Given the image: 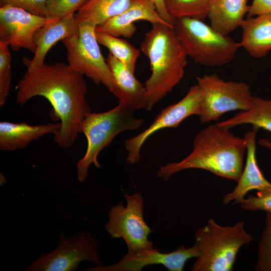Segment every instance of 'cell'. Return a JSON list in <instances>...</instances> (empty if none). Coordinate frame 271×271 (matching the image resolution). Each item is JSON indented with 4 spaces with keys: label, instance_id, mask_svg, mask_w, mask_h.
<instances>
[{
    "label": "cell",
    "instance_id": "obj_1",
    "mask_svg": "<svg viewBox=\"0 0 271 271\" xmlns=\"http://www.w3.org/2000/svg\"><path fill=\"white\" fill-rule=\"evenodd\" d=\"M26 66L27 71L16 87L17 103L24 104L38 96L47 99L61 124L54 141L60 147L70 148L81 133L86 115L91 112L83 75L61 62Z\"/></svg>",
    "mask_w": 271,
    "mask_h": 271
},
{
    "label": "cell",
    "instance_id": "obj_2",
    "mask_svg": "<svg viewBox=\"0 0 271 271\" xmlns=\"http://www.w3.org/2000/svg\"><path fill=\"white\" fill-rule=\"evenodd\" d=\"M245 152L244 138H239L230 129L216 124H210L196 134L188 156L179 162L162 166L157 174L166 181L182 170L200 169L237 182L243 171Z\"/></svg>",
    "mask_w": 271,
    "mask_h": 271
},
{
    "label": "cell",
    "instance_id": "obj_3",
    "mask_svg": "<svg viewBox=\"0 0 271 271\" xmlns=\"http://www.w3.org/2000/svg\"><path fill=\"white\" fill-rule=\"evenodd\" d=\"M140 48L150 61L151 74L144 84L145 94L137 110L150 111L182 79L188 56L174 27L161 23L152 24Z\"/></svg>",
    "mask_w": 271,
    "mask_h": 271
},
{
    "label": "cell",
    "instance_id": "obj_4",
    "mask_svg": "<svg viewBox=\"0 0 271 271\" xmlns=\"http://www.w3.org/2000/svg\"><path fill=\"white\" fill-rule=\"evenodd\" d=\"M195 238L199 255L191 268L192 271L232 270L238 250L253 239L245 230L243 221L223 226L213 218L198 229Z\"/></svg>",
    "mask_w": 271,
    "mask_h": 271
},
{
    "label": "cell",
    "instance_id": "obj_5",
    "mask_svg": "<svg viewBox=\"0 0 271 271\" xmlns=\"http://www.w3.org/2000/svg\"><path fill=\"white\" fill-rule=\"evenodd\" d=\"M133 111L118 103V104L107 111L87 113L81 125V133L87 140L85 154L76 166L77 178L83 182L87 177L89 166L93 164L100 168L97 157L99 153L110 144L119 133L126 130H133L140 128L144 119L136 117Z\"/></svg>",
    "mask_w": 271,
    "mask_h": 271
},
{
    "label": "cell",
    "instance_id": "obj_6",
    "mask_svg": "<svg viewBox=\"0 0 271 271\" xmlns=\"http://www.w3.org/2000/svg\"><path fill=\"white\" fill-rule=\"evenodd\" d=\"M174 27L187 56L202 66L226 65L234 59L240 47L239 43L202 20L178 18L175 20Z\"/></svg>",
    "mask_w": 271,
    "mask_h": 271
},
{
    "label": "cell",
    "instance_id": "obj_7",
    "mask_svg": "<svg viewBox=\"0 0 271 271\" xmlns=\"http://www.w3.org/2000/svg\"><path fill=\"white\" fill-rule=\"evenodd\" d=\"M69 67L85 75L96 85L102 84L115 96L116 86L110 68L102 56L96 37V26L79 23V32L62 40Z\"/></svg>",
    "mask_w": 271,
    "mask_h": 271
},
{
    "label": "cell",
    "instance_id": "obj_8",
    "mask_svg": "<svg viewBox=\"0 0 271 271\" xmlns=\"http://www.w3.org/2000/svg\"><path fill=\"white\" fill-rule=\"evenodd\" d=\"M196 80L202 96L201 123L217 120L226 112L245 111L252 106L253 95L245 82L225 81L216 74L197 76Z\"/></svg>",
    "mask_w": 271,
    "mask_h": 271
},
{
    "label": "cell",
    "instance_id": "obj_9",
    "mask_svg": "<svg viewBox=\"0 0 271 271\" xmlns=\"http://www.w3.org/2000/svg\"><path fill=\"white\" fill-rule=\"evenodd\" d=\"M57 238L58 244L54 250L41 254L24 270L74 271L86 260L96 266L103 264L98 254V241L90 232L80 230L70 238L59 233Z\"/></svg>",
    "mask_w": 271,
    "mask_h": 271
},
{
    "label": "cell",
    "instance_id": "obj_10",
    "mask_svg": "<svg viewBox=\"0 0 271 271\" xmlns=\"http://www.w3.org/2000/svg\"><path fill=\"white\" fill-rule=\"evenodd\" d=\"M123 195L126 206L119 202L110 208L105 229L111 238L123 239L128 252L154 247L148 238L153 230L144 219V201L141 193Z\"/></svg>",
    "mask_w": 271,
    "mask_h": 271
},
{
    "label": "cell",
    "instance_id": "obj_11",
    "mask_svg": "<svg viewBox=\"0 0 271 271\" xmlns=\"http://www.w3.org/2000/svg\"><path fill=\"white\" fill-rule=\"evenodd\" d=\"M201 109V93L196 84L189 88L182 99L163 109L148 127L125 141L124 147L127 151L126 162L132 165L140 161L141 148L152 134L166 128H176L187 117L199 116Z\"/></svg>",
    "mask_w": 271,
    "mask_h": 271
},
{
    "label": "cell",
    "instance_id": "obj_12",
    "mask_svg": "<svg viewBox=\"0 0 271 271\" xmlns=\"http://www.w3.org/2000/svg\"><path fill=\"white\" fill-rule=\"evenodd\" d=\"M199 251L195 244L189 248L181 245L170 252H162L158 248L144 249L128 252L116 263L85 268V271H141L150 265L161 264L169 271H182L186 261L197 258Z\"/></svg>",
    "mask_w": 271,
    "mask_h": 271
},
{
    "label": "cell",
    "instance_id": "obj_13",
    "mask_svg": "<svg viewBox=\"0 0 271 271\" xmlns=\"http://www.w3.org/2000/svg\"><path fill=\"white\" fill-rule=\"evenodd\" d=\"M46 18L10 6L0 8V41L14 50L24 48L35 53V33L46 23Z\"/></svg>",
    "mask_w": 271,
    "mask_h": 271
},
{
    "label": "cell",
    "instance_id": "obj_14",
    "mask_svg": "<svg viewBox=\"0 0 271 271\" xmlns=\"http://www.w3.org/2000/svg\"><path fill=\"white\" fill-rule=\"evenodd\" d=\"M139 20L173 26L161 18L151 0H132L126 10L96 26V31L117 37L130 38L137 31L134 22Z\"/></svg>",
    "mask_w": 271,
    "mask_h": 271
},
{
    "label": "cell",
    "instance_id": "obj_15",
    "mask_svg": "<svg viewBox=\"0 0 271 271\" xmlns=\"http://www.w3.org/2000/svg\"><path fill=\"white\" fill-rule=\"evenodd\" d=\"M257 131L252 129L244 136L246 143V159L244 170L237 182V185L230 193L223 198L224 204L231 202L238 203L243 199L246 193L252 190L257 191L271 189V183L263 175L256 158V133Z\"/></svg>",
    "mask_w": 271,
    "mask_h": 271
},
{
    "label": "cell",
    "instance_id": "obj_16",
    "mask_svg": "<svg viewBox=\"0 0 271 271\" xmlns=\"http://www.w3.org/2000/svg\"><path fill=\"white\" fill-rule=\"evenodd\" d=\"M79 32V22L75 14L57 21L47 22L34 35L36 50L32 59L23 58L26 65L39 66L44 64L48 52L57 42L76 35Z\"/></svg>",
    "mask_w": 271,
    "mask_h": 271
},
{
    "label": "cell",
    "instance_id": "obj_17",
    "mask_svg": "<svg viewBox=\"0 0 271 271\" xmlns=\"http://www.w3.org/2000/svg\"><path fill=\"white\" fill-rule=\"evenodd\" d=\"M61 123H50L31 125L25 122H0V149L13 151L23 149L28 145L48 133L55 134L61 128Z\"/></svg>",
    "mask_w": 271,
    "mask_h": 271
},
{
    "label": "cell",
    "instance_id": "obj_18",
    "mask_svg": "<svg viewBox=\"0 0 271 271\" xmlns=\"http://www.w3.org/2000/svg\"><path fill=\"white\" fill-rule=\"evenodd\" d=\"M240 27L242 30L240 46L249 55L261 58L271 51V13L247 17Z\"/></svg>",
    "mask_w": 271,
    "mask_h": 271
},
{
    "label": "cell",
    "instance_id": "obj_19",
    "mask_svg": "<svg viewBox=\"0 0 271 271\" xmlns=\"http://www.w3.org/2000/svg\"><path fill=\"white\" fill-rule=\"evenodd\" d=\"M106 62L111 70L115 86L118 103L133 111L141 102L146 92L145 85L141 83L123 64L109 53Z\"/></svg>",
    "mask_w": 271,
    "mask_h": 271
},
{
    "label": "cell",
    "instance_id": "obj_20",
    "mask_svg": "<svg viewBox=\"0 0 271 271\" xmlns=\"http://www.w3.org/2000/svg\"><path fill=\"white\" fill-rule=\"evenodd\" d=\"M248 0H211L207 18L210 26L220 33L228 35L240 27L248 14Z\"/></svg>",
    "mask_w": 271,
    "mask_h": 271
},
{
    "label": "cell",
    "instance_id": "obj_21",
    "mask_svg": "<svg viewBox=\"0 0 271 271\" xmlns=\"http://www.w3.org/2000/svg\"><path fill=\"white\" fill-rule=\"evenodd\" d=\"M244 124H251L252 129L257 131L259 128L265 129L271 134V99L253 96L252 106L249 109L239 111L232 117L216 123L229 129Z\"/></svg>",
    "mask_w": 271,
    "mask_h": 271
},
{
    "label": "cell",
    "instance_id": "obj_22",
    "mask_svg": "<svg viewBox=\"0 0 271 271\" xmlns=\"http://www.w3.org/2000/svg\"><path fill=\"white\" fill-rule=\"evenodd\" d=\"M132 0H89L77 12L79 23H88L96 27L126 10Z\"/></svg>",
    "mask_w": 271,
    "mask_h": 271
},
{
    "label": "cell",
    "instance_id": "obj_23",
    "mask_svg": "<svg viewBox=\"0 0 271 271\" xmlns=\"http://www.w3.org/2000/svg\"><path fill=\"white\" fill-rule=\"evenodd\" d=\"M96 37L99 44L107 48L113 56L134 73L140 50L127 41L107 33L96 31Z\"/></svg>",
    "mask_w": 271,
    "mask_h": 271
},
{
    "label": "cell",
    "instance_id": "obj_24",
    "mask_svg": "<svg viewBox=\"0 0 271 271\" xmlns=\"http://www.w3.org/2000/svg\"><path fill=\"white\" fill-rule=\"evenodd\" d=\"M211 0H165L169 14L174 19L189 18L204 21Z\"/></svg>",
    "mask_w": 271,
    "mask_h": 271
},
{
    "label": "cell",
    "instance_id": "obj_25",
    "mask_svg": "<svg viewBox=\"0 0 271 271\" xmlns=\"http://www.w3.org/2000/svg\"><path fill=\"white\" fill-rule=\"evenodd\" d=\"M89 0H47L46 4L47 21H55L80 10Z\"/></svg>",
    "mask_w": 271,
    "mask_h": 271
},
{
    "label": "cell",
    "instance_id": "obj_26",
    "mask_svg": "<svg viewBox=\"0 0 271 271\" xmlns=\"http://www.w3.org/2000/svg\"><path fill=\"white\" fill-rule=\"evenodd\" d=\"M265 221V227L258 246L255 269L271 271V213H266Z\"/></svg>",
    "mask_w": 271,
    "mask_h": 271
},
{
    "label": "cell",
    "instance_id": "obj_27",
    "mask_svg": "<svg viewBox=\"0 0 271 271\" xmlns=\"http://www.w3.org/2000/svg\"><path fill=\"white\" fill-rule=\"evenodd\" d=\"M11 55L9 46L0 41V105L9 95L11 83Z\"/></svg>",
    "mask_w": 271,
    "mask_h": 271
},
{
    "label": "cell",
    "instance_id": "obj_28",
    "mask_svg": "<svg viewBox=\"0 0 271 271\" xmlns=\"http://www.w3.org/2000/svg\"><path fill=\"white\" fill-rule=\"evenodd\" d=\"M240 207L245 210L264 211L271 213V189L257 191L256 195H250L238 203Z\"/></svg>",
    "mask_w": 271,
    "mask_h": 271
},
{
    "label": "cell",
    "instance_id": "obj_29",
    "mask_svg": "<svg viewBox=\"0 0 271 271\" xmlns=\"http://www.w3.org/2000/svg\"><path fill=\"white\" fill-rule=\"evenodd\" d=\"M47 0H0L1 6H10L22 9L33 15L46 18Z\"/></svg>",
    "mask_w": 271,
    "mask_h": 271
},
{
    "label": "cell",
    "instance_id": "obj_30",
    "mask_svg": "<svg viewBox=\"0 0 271 271\" xmlns=\"http://www.w3.org/2000/svg\"><path fill=\"white\" fill-rule=\"evenodd\" d=\"M271 13V0H252L247 17Z\"/></svg>",
    "mask_w": 271,
    "mask_h": 271
},
{
    "label": "cell",
    "instance_id": "obj_31",
    "mask_svg": "<svg viewBox=\"0 0 271 271\" xmlns=\"http://www.w3.org/2000/svg\"><path fill=\"white\" fill-rule=\"evenodd\" d=\"M157 9V11L161 18L170 25L174 26L175 19L173 18L168 12L165 0H151Z\"/></svg>",
    "mask_w": 271,
    "mask_h": 271
},
{
    "label": "cell",
    "instance_id": "obj_32",
    "mask_svg": "<svg viewBox=\"0 0 271 271\" xmlns=\"http://www.w3.org/2000/svg\"><path fill=\"white\" fill-rule=\"evenodd\" d=\"M258 144L267 149L271 150V140L267 139H260L258 141Z\"/></svg>",
    "mask_w": 271,
    "mask_h": 271
},
{
    "label": "cell",
    "instance_id": "obj_33",
    "mask_svg": "<svg viewBox=\"0 0 271 271\" xmlns=\"http://www.w3.org/2000/svg\"><path fill=\"white\" fill-rule=\"evenodd\" d=\"M269 80H270V83H271V76H270V78H269Z\"/></svg>",
    "mask_w": 271,
    "mask_h": 271
}]
</instances>
